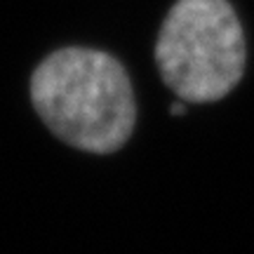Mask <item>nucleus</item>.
<instances>
[{
    "instance_id": "1",
    "label": "nucleus",
    "mask_w": 254,
    "mask_h": 254,
    "mask_svg": "<svg viewBox=\"0 0 254 254\" xmlns=\"http://www.w3.org/2000/svg\"><path fill=\"white\" fill-rule=\"evenodd\" d=\"M31 99L59 139L92 153L120 148L136 120L125 68L113 57L85 47L47 57L31 78Z\"/></svg>"
},
{
    "instance_id": "2",
    "label": "nucleus",
    "mask_w": 254,
    "mask_h": 254,
    "mask_svg": "<svg viewBox=\"0 0 254 254\" xmlns=\"http://www.w3.org/2000/svg\"><path fill=\"white\" fill-rule=\"evenodd\" d=\"M165 85L189 104L224 99L245 73V36L228 0H179L155 43Z\"/></svg>"
},
{
    "instance_id": "3",
    "label": "nucleus",
    "mask_w": 254,
    "mask_h": 254,
    "mask_svg": "<svg viewBox=\"0 0 254 254\" xmlns=\"http://www.w3.org/2000/svg\"><path fill=\"white\" fill-rule=\"evenodd\" d=\"M172 113H174V116H182V113H184V104H174Z\"/></svg>"
}]
</instances>
